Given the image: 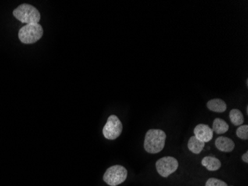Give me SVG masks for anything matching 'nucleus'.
<instances>
[{"label": "nucleus", "instance_id": "nucleus-1", "mask_svg": "<svg viewBox=\"0 0 248 186\" xmlns=\"http://www.w3.org/2000/svg\"><path fill=\"white\" fill-rule=\"evenodd\" d=\"M166 139L167 135L162 130H149L145 135V151L149 153H159L165 146Z\"/></svg>", "mask_w": 248, "mask_h": 186}, {"label": "nucleus", "instance_id": "nucleus-2", "mask_svg": "<svg viewBox=\"0 0 248 186\" xmlns=\"http://www.w3.org/2000/svg\"><path fill=\"white\" fill-rule=\"evenodd\" d=\"M13 15L16 19L21 22L31 24V23H39L40 14L35 7L29 4H22L14 10Z\"/></svg>", "mask_w": 248, "mask_h": 186}, {"label": "nucleus", "instance_id": "nucleus-14", "mask_svg": "<svg viewBox=\"0 0 248 186\" xmlns=\"http://www.w3.org/2000/svg\"><path fill=\"white\" fill-rule=\"evenodd\" d=\"M236 135L241 139L247 140L248 138V126L241 125L236 131Z\"/></svg>", "mask_w": 248, "mask_h": 186}, {"label": "nucleus", "instance_id": "nucleus-3", "mask_svg": "<svg viewBox=\"0 0 248 186\" xmlns=\"http://www.w3.org/2000/svg\"><path fill=\"white\" fill-rule=\"evenodd\" d=\"M43 35V29L39 23H31L21 28L19 31V40L25 44H32L38 41Z\"/></svg>", "mask_w": 248, "mask_h": 186}, {"label": "nucleus", "instance_id": "nucleus-7", "mask_svg": "<svg viewBox=\"0 0 248 186\" xmlns=\"http://www.w3.org/2000/svg\"><path fill=\"white\" fill-rule=\"evenodd\" d=\"M194 134L199 140L205 143L211 141L213 137V131L207 124H199L195 127Z\"/></svg>", "mask_w": 248, "mask_h": 186}, {"label": "nucleus", "instance_id": "nucleus-12", "mask_svg": "<svg viewBox=\"0 0 248 186\" xmlns=\"http://www.w3.org/2000/svg\"><path fill=\"white\" fill-rule=\"evenodd\" d=\"M213 132L217 134H224L228 132L229 130V125L228 123L221 118H217L213 124Z\"/></svg>", "mask_w": 248, "mask_h": 186}, {"label": "nucleus", "instance_id": "nucleus-6", "mask_svg": "<svg viewBox=\"0 0 248 186\" xmlns=\"http://www.w3.org/2000/svg\"><path fill=\"white\" fill-rule=\"evenodd\" d=\"M156 169L157 173L163 177H168L178 168V162L172 156H165L156 162Z\"/></svg>", "mask_w": 248, "mask_h": 186}, {"label": "nucleus", "instance_id": "nucleus-5", "mask_svg": "<svg viewBox=\"0 0 248 186\" xmlns=\"http://www.w3.org/2000/svg\"><path fill=\"white\" fill-rule=\"evenodd\" d=\"M123 131V124L119 118L115 115H111L107 119L103 129L104 137L108 140H115L121 135Z\"/></svg>", "mask_w": 248, "mask_h": 186}, {"label": "nucleus", "instance_id": "nucleus-17", "mask_svg": "<svg viewBox=\"0 0 248 186\" xmlns=\"http://www.w3.org/2000/svg\"></svg>", "mask_w": 248, "mask_h": 186}, {"label": "nucleus", "instance_id": "nucleus-16", "mask_svg": "<svg viewBox=\"0 0 248 186\" xmlns=\"http://www.w3.org/2000/svg\"><path fill=\"white\" fill-rule=\"evenodd\" d=\"M242 160L244 161V162H246V163H248V152L247 151L246 153H245V154H243V156H242Z\"/></svg>", "mask_w": 248, "mask_h": 186}, {"label": "nucleus", "instance_id": "nucleus-15", "mask_svg": "<svg viewBox=\"0 0 248 186\" xmlns=\"http://www.w3.org/2000/svg\"><path fill=\"white\" fill-rule=\"evenodd\" d=\"M205 186H228L225 182L216 178H210L206 183Z\"/></svg>", "mask_w": 248, "mask_h": 186}, {"label": "nucleus", "instance_id": "nucleus-10", "mask_svg": "<svg viewBox=\"0 0 248 186\" xmlns=\"http://www.w3.org/2000/svg\"><path fill=\"white\" fill-rule=\"evenodd\" d=\"M202 165L210 171L218 170L221 166L219 159L213 157V156H205L204 159H202Z\"/></svg>", "mask_w": 248, "mask_h": 186}, {"label": "nucleus", "instance_id": "nucleus-11", "mask_svg": "<svg viewBox=\"0 0 248 186\" xmlns=\"http://www.w3.org/2000/svg\"><path fill=\"white\" fill-rule=\"evenodd\" d=\"M205 143L201 142L196 136H191L188 141V148L192 153L195 154H199V153L204 149Z\"/></svg>", "mask_w": 248, "mask_h": 186}, {"label": "nucleus", "instance_id": "nucleus-8", "mask_svg": "<svg viewBox=\"0 0 248 186\" xmlns=\"http://www.w3.org/2000/svg\"><path fill=\"white\" fill-rule=\"evenodd\" d=\"M215 145L217 149L222 152H231L235 148V143L233 141L228 137H218L216 140Z\"/></svg>", "mask_w": 248, "mask_h": 186}, {"label": "nucleus", "instance_id": "nucleus-13", "mask_svg": "<svg viewBox=\"0 0 248 186\" xmlns=\"http://www.w3.org/2000/svg\"><path fill=\"white\" fill-rule=\"evenodd\" d=\"M230 118L231 122L235 126H241L244 123V116L242 112L237 109H232L230 112Z\"/></svg>", "mask_w": 248, "mask_h": 186}, {"label": "nucleus", "instance_id": "nucleus-4", "mask_svg": "<svg viewBox=\"0 0 248 186\" xmlns=\"http://www.w3.org/2000/svg\"><path fill=\"white\" fill-rule=\"evenodd\" d=\"M127 178V170L124 166L116 165L107 169L104 175V181L110 186H117Z\"/></svg>", "mask_w": 248, "mask_h": 186}, {"label": "nucleus", "instance_id": "nucleus-9", "mask_svg": "<svg viewBox=\"0 0 248 186\" xmlns=\"http://www.w3.org/2000/svg\"><path fill=\"white\" fill-rule=\"evenodd\" d=\"M207 107L209 110L216 113H224L227 110L226 103L220 99H214L209 101L207 103Z\"/></svg>", "mask_w": 248, "mask_h": 186}]
</instances>
